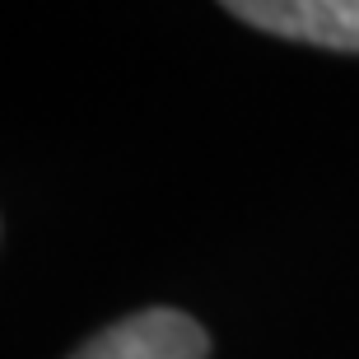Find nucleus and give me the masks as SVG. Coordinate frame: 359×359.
<instances>
[{
    "label": "nucleus",
    "mask_w": 359,
    "mask_h": 359,
    "mask_svg": "<svg viewBox=\"0 0 359 359\" xmlns=\"http://www.w3.org/2000/svg\"><path fill=\"white\" fill-rule=\"evenodd\" d=\"M210 341L177 308H145L84 341L70 359H205Z\"/></svg>",
    "instance_id": "nucleus-1"
},
{
    "label": "nucleus",
    "mask_w": 359,
    "mask_h": 359,
    "mask_svg": "<svg viewBox=\"0 0 359 359\" xmlns=\"http://www.w3.org/2000/svg\"><path fill=\"white\" fill-rule=\"evenodd\" d=\"M233 19L294 42L359 52V0H233Z\"/></svg>",
    "instance_id": "nucleus-2"
}]
</instances>
